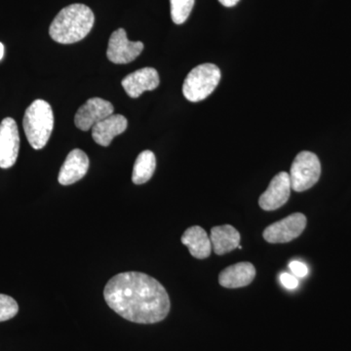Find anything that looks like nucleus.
<instances>
[{
  "mask_svg": "<svg viewBox=\"0 0 351 351\" xmlns=\"http://www.w3.org/2000/svg\"><path fill=\"white\" fill-rule=\"evenodd\" d=\"M104 297L112 311L138 324L160 322L170 311L167 291L143 272H122L112 277L106 285Z\"/></svg>",
  "mask_w": 351,
  "mask_h": 351,
  "instance_id": "obj_1",
  "label": "nucleus"
},
{
  "mask_svg": "<svg viewBox=\"0 0 351 351\" xmlns=\"http://www.w3.org/2000/svg\"><path fill=\"white\" fill-rule=\"evenodd\" d=\"M93 11L84 4H71L62 9L49 27L53 40L61 44H73L86 38L93 29Z\"/></svg>",
  "mask_w": 351,
  "mask_h": 351,
  "instance_id": "obj_2",
  "label": "nucleus"
},
{
  "mask_svg": "<svg viewBox=\"0 0 351 351\" xmlns=\"http://www.w3.org/2000/svg\"><path fill=\"white\" fill-rule=\"evenodd\" d=\"M23 127L32 147L43 149L54 128V113L49 104L44 100L34 101L25 110Z\"/></svg>",
  "mask_w": 351,
  "mask_h": 351,
  "instance_id": "obj_3",
  "label": "nucleus"
},
{
  "mask_svg": "<svg viewBox=\"0 0 351 351\" xmlns=\"http://www.w3.org/2000/svg\"><path fill=\"white\" fill-rule=\"evenodd\" d=\"M221 69L214 64H202L191 69L182 85L184 98L193 103L205 100L218 86Z\"/></svg>",
  "mask_w": 351,
  "mask_h": 351,
  "instance_id": "obj_4",
  "label": "nucleus"
},
{
  "mask_svg": "<svg viewBox=\"0 0 351 351\" xmlns=\"http://www.w3.org/2000/svg\"><path fill=\"white\" fill-rule=\"evenodd\" d=\"M321 175V164L316 154L311 152H302L295 156L290 171L292 189L297 193L313 188Z\"/></svg>",
  "mask_w": 351,
  "mask_h": 351,
  "instance_id": "obj_5",
  "label": "nucleus"
},
{
  "mask_svg": "<svg viewBox=\"0 0 351 351\" xmlns=\"http://www.w3.org/2000/svg\"><path fill=\"white\" fill-rule=\"evenodd\" d=\"M306 226V217L302 213H294L267 226L263 232V239L269 243H287L298 239Z\"/></svg>",
  "mask_w": 351,
  "mask_h": 351,
  "instance_id": "obj_6",
  "label": "nucleus"
},
{
  "mask_svg": "<svg viewBox=\"0 0 351 351\" xmlns=\"http://www.w3.org/2000/svg\"><path fill=\"white\" fill-rule=\"evenodd\" d=\"M143 50L144 43L129 40L125 29H119L112 32L108 40L107 57L113 64H129L135 61Z\"/></svg>",
  "mask_w": 351,
  "mask_h": 351,
  "instance_id": "obj_7",
  "label": "nucleus"
},
{
  "mask_svg": "<svg viewBox=\"0 0 351 351\" xmlns=\"http://www.w3.org/2000/svg\"><path fill=\"white\" fill-rule=\"evenodd\" d=\"M20 135L15 120L6 117L0 123V168L8 169L19 154Z\"/></svg>",
  "mask_w": 351,
  "mask_h": 351,
  "instance_id": "obj_8",
  "label": "nucleus"
},
{
  "mask_svg": "<svg viewBox=\"0 0 351 351\" xmlns=\"http://www.w3.org/2000/svg\"><path fill=\"white\" fill-rule=\"evenodd\" d=\"M114 108L110 101L101 98H91L78 108L75 113V124L80 130L87 132L95 124L113 114Z\"/></svg>",
  "mask_w": 351,
  "mask_h": 351,
  "instance_id": "obj_9",
  "label": "nucleus"
},
{
  "mask_svg": "<svg viewBox=\"0 0 351 351\" xmlns=\"http://www.w3.org/2000/svg\"><path fill=\"white\" fill-rule=\"evenodd\" d=\"M291 189L290 176L287 172L278 173L270 182L267 191L261 195L258 204L265 211L279 209L290 198Z\"/></svg>",
  "mask_w": 351,
  "mask_h": 351,
  "instance_id": "obj_10",
  "label": "nucleus"
},
{
  "mask_svg": "<svg viewBox=\"0 0 351 351\" xmlns=\"http://www.w3.org/2000/svg\"><path fill=\"white\" fill-rule=\"evenodd\" d=\"M159 75L156 69H138L125 76L122 80V87L131 98H138L145 91H152L158 87Z\"/></svg>",
  "mask_w": 351,
  "mask_h": 351,
  "instance_id": "obj_11",
  "label": "nucleus"
},
{
  "mask_svg": "<svg viewBox=\"0 0 351 351\" xmlns=\"http://www.w3.org/2000/svg\"><path fill=\"white\" fill-rule=\"evenodd\" d=\"M89 169V158L82 149H73L68 154L59 173L60 184L69 186L82 180Z\"/></svg>",
  "mask_w": 351,
  "mask_h": 351,
  "instance_id": "obj_12",
  "label": "nucleus"
},
{
  "mask_svg": "<svg viewBox=\"0 0 351 351\" xmlns=\"http://www.w3.org/2000/svg\"><path fill=\"white\" fill-rule=\"evenodd\" d=\"M128 126L126 117L121 114H112L107 119L95 124L92 130V138L101 147H108L113 138L124 133Z\"/></svg>",
  "mask_w": 351,
  "mask_h": 351,
  "instance_id": "obj_13",
  "label": "nucleus"
},
{
  "mask_svg": "<svg viewBox=\"0 0 351 351\" xmlns=\"http://www.w3.org/2000/svg\"><path fill=\"white\" fill-rule=\"evenodd\" d=\"M256 276V269L250 263H239L226 267L219 276V282L226 288H241L250 285Z\"/></svg>",
  "mask_w": 351,
  "mask_h": 351,
  "instance_id": "obj_14",
  "label": "nucleus"
},
{
  "mask_svg": "<svg viewBox=\"0 0 351 351\" xmlns=\"http://www.w3.org/2000/svg\"><path fill=\"white\" fill-rule=\"evenodd\" d=\"M182 243L188 247L193 257L199 260L209 257L213 250L207 232L198 226H191L184 232Z\"/></svg>",
  "mask_w": 351,
  "mask_h": 351,
  "instance_id": "obj_15",
  "label": "nucleus"
},
{
  "mask_svg": "<svg viewBox=\"0 0 351 351\" xmlns=\"http://www.w3.org/2000/svg\"><path fill=\"white\" fill-rule=\"evenodd\" d=\"M210 240L215 253L219 256L225 255L239 246L240 233L230 225L214 226Z\"/></svg>",
  "mask_w": 351,
  "mask_h": 351,
  "instance_id": "obj_16",
  "label": "nucleus"
},
{
  "mask_svg": "<svg viewBox=\"0 0 351 351\" xmlns=\"http://www.w3.org/2000/svg\"><path fill=\"white\" fill-rule=\"evenodd\" d=\"M156 168V158L154 152L144 151L138 154L134 164L132 181L135 184H143L149 182Z\"/></svg>",
  "mask_w": 351,
  "mask_h": 351,
  "instance_id": "obj_17",
  "label": "nucleus"
},
{
  "mask_svg": "<svg viewBox=\"0 0 351 351\" xmlns=\"http://www.w3.org/2000/svg\"><path fill=\"white\" fill-rule=\"evenodd\" d=\"M171 18L176 25H182L189 19L195 0H170Z\"/></svg>",
  "mask_w": 351,
  "mask_h": 351,
  "instance_id": "obj_18",
  "label": "nucleus"
},
{
  "mask_svg": "<svg viewBox=\"0 0 351 351\" xmlns=\"http://www.w3.org/2000/svg\"><path fill=\"white\" fill-rule=\"evenodd\" d=\"M18 311L19 306L12 297L0 294V322L15 317Z\"/></svg>",
  "mask_w": 351,
  "mask_h": 351,
  "instance_id": "obj_19",
  "label": "nucleus"
},
{
  "mask_svg": "<svg viewBox=\"0 0 351 351\" xmlns=\"http://www.w3.org/2000/svg\"><path fill=\"white\" fill-rule=\"evenodd\" d=\"M289 267H290L291 271L294 274L295 276L304 277L308 274V269H307L306 265L304 263L299 262V261H293L289 265Z\"/></svg>",
  "mask_w": 351,
  "mask_h": 351,
  "instance_id": "obj_20",
  "label": "nucleus"
},
{
  "mask_svg": "<svg viewBox=\"0 0 351 351\" xmlns=\"http://www.w3.org/2000/svg\"><path fill=\"white\" fill-rule=\"evenodd\" d=\"M280 282L284 287L289 289V290H293V289L297 288L298 285H299L297 277L290 274H281Z\"/></svg>",
  "mask_w": 351,
  "mask_h": 351,
  "instance_id": "obj_21",
  "label": "nucleus"
},
{
  "mask_svg": "<svg viewBox=\"0 0 351 351\" xmlns=\"http://www.w3.org/2000/svg\"><path fill=\"white\" fill-rule=\"evenodd\" d=\"M219 3L221 4V5L226 6V7H233L237 5V3L240 1V0H219Z\"/></svg>",
  "mask_w": 351,
  "mask_h": 351,
  "instance_id": "obj_22",
  "label": "nucleus"
},
{
  "mask_svg": "<svg viewBox=\"0 0 351 351\" xmlns=\"http://www.w3.org/2000/svg\"><path fill=\"white\" fill-rule=\"evenodd\" d=\"M4 56V46L3 44L0 43V60Z\"/></svg>",
  "mask_w": 351,
  "mask_h": 351,
  "instance_id": "obj_23",
  "label": "nucleus"
}]
</instances>
